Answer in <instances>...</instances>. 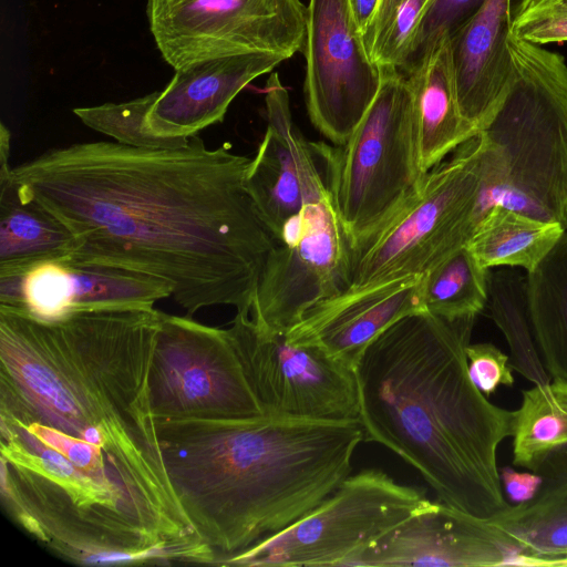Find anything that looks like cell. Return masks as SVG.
Masks as SVG:
<instances>
[{"label":"cell","instance_id":"obj_10","mask_svg":"<svg viewBox=\"0 0 567 567\" xmlns=\"http://www.w3.org/2000/svg\"><path fill=\"white\" fill-rule=\"evenodd\" d=\"M146 13L157 49L175 70L251 52L287 60L306 42L300 0H147Z\"/></svg>","mask_w":567,"mask_h":567},{"label":"cell","instance_id":"obj_36","mask_svg":"<svg viewBox=\"0 0 567 567\" xmlns=\"http://www.w3.org/2000/svg\"><path fill=\"white\" fill-rule=\"evenodd\" d=\"M550 566H567V557L553 561Z\"/></svg>","mask_w":567,"mask_h":567},{"label":"cell","instance_id":"obj_24","mask_svg":"<svg viewBox=\"0 0 567 567\" xmlns=\"http://www.w3.org/2000/svg\"><path fill=\"white\" fill-rule=\"evenodd\" d=\"M566 230L503 205L491 206L480 218L467 244L480 264L522 267L533 271Z\"/></svg>","mask_w":567,"mask_h":567},{"label":"cell","instance_id":"obj_16","mask_svg":"<svg viewBox=\"0 0 567 567\" xmlns=\"http://www.w3.org/2000/svg\"><path fill=\"white\" fill-rule=\"evenodd\" d=\"M424 275L351 289L310 308L286 333L292 343L315 344L352 368L368 344L401 318L425 310Z\"/></svg>","mask_w":567,"mask_h":567},{"label":"cell","instance_id":"obj_14","mask_svg":"<svg viewBox=\"0 0 567 567\" xmlns=\"http://www.w3.org/2000/svg\"><path fill=\"white\" fill-rule=\"evenodd\" d=\"M267 127L246 174V188L276 243L306 205L334 194L339 147L307 141L295 127L278 73L266 84Z\"/></svg>","mask_w":567,"mask_h":567},{"label":"cell","instance_id":"obj_3","mask_svg":"<svg viewBox=\"0 0 567 567\" xmlns=\"http://www.w3.org/2000/svg\"><path fill=\"white\" fill-rule=\"evenodd\" d=\"M475 318L408 315L368 344L354 373L364 441L417 470L440 502L488 519L509 506L496 452L515 411L492 404L468 375Z\"/></svg>","mask_w":567,"mask_h":567},{"label":"cell","instance_id":"obj_35","mask_svg":"<svg viewBox=\"0 0 567 567\" xmlns=\"http://www.w3.org/2000/svg\"><path fill=\"white\" fill-rule=\"evenodd\" d=\"M350 10L359 32H364L371 20L379 0H348Z\"/></svg>","mask_w":567,"mask_h":567},{"label":"cell","instance_id":"obj_7","mask_svg":"<svg viewBox=\"0 0 567 567\" xmlns=\"http://www.w3.org/2000/svg\"><path fill=\"white\" fill-rule=\"evenodd\" d=\"M491 163L477 133L432 167L395 215L353 259L349 288L422 275L467 245Z\"/></svg>","mask_w":567,"mask_h":567},{"label":"cell","instance_id":"obj_23","mask_svg":"<svg viewBox=\"0 0 567 567\" xmlns=\"http://www.w3.org/2000/svg\"><path fill=\"white\" fill-rule=\"evenodd\" d=\"M534 338L551 379L567 381V230L526 276Z\"/></svg>","mask_w":567,"mask_h":567},{"label":"cell","instance_id":"obj_1","mask_svg":"<svg viewBox=\"0 0 567 567\" xmlns=\"http://www.w3.org/2000/svg\"><path fill=\"white\" fill-rule=\"evenodd\" d=\"M250 159L198 135L177 148L85 142L12 167L11 179L72 233V261L166 281L189 317L250 313L276 245L246 188Z\"/></svg>","mask_w":567,"mask_h":567},{"label":"cell","instance_id":"obj_2","mask_svg":"<svg viewBox=\"0 0 567 567\" xmlns=\"http://www.w3.org/2000/svg\"><path fill=\"white\" fill-rule=\"evenodd\" d=\"M161 310L39 318L0 306V417L96 506L158 549L196 537L166 472L148 395Z\"/></svg>","mask_w":567,"mask_h":567},{"label":"cell","instance_id":"obj_19","mask_svg":"<svg viewBox=\"0 0 567 567\" xmlns=\"http://www.w3.org/2000/svg\"><path fill=\"white\" fill-rule=\"evenodd\" d=\"M515 11V0H486L478 12L450 37L461 112L477 130L508 79L507 39Z\"/></svg>","mask_w":567,"mask_h":567},{"label":"cell","instance_id":"obj_13","mask_svg":"<svg viewBox=\"0 0 567 567\" xmlns=\"http://www.w3.org/2000/svg\"><path fill=\"white\" fill-rule=\"evenodd\" d=\"M303 52L310 121L343 146L375 99L382 76L367 54L348 0H309Z\"/></svg>","mask_w":567,"mask_h":567},{"label":"cell","instance_id":"obj_20","mask_svg":"<svg viewBox=\"0 0 567 567\" xmlns=\"http://www.w3.org/2000/svg\"><path fill=\"white\" fill-rule=\"evenodd\" d=\"M403 73L415 97L421 163L427 173L478 130L461 112L450 37L439 40Z\"/></svg>","mask_w":567,"mask_h":567},{"label":"cell","instance_id":"obj_31","mask_svg":"<svg viewBox=\"0 0 567 567\" xmlns=\"http://www.w3.org/2000/svg\"><path fill=\"white\" fill-rule=\"evenodd\" d=\"M511 34L537 45L567 41V0H533L515 17Z\"/></svg>","mask_w":567,"mask_h":567},{"label":"cell","instance_id":"obj_34","mask_svg":"<svg viewBox=\"0 0 567 567\" xmlns=\"http://www.w3.org/2000/svg\"><path fill=\"white\" fill-rule=\"evenodd\" d=\"M536 473L543 478L567 475V443L554 450Z\"/></svg>","mask_w":567,"mask_h":567},{"label":"cell","instance_id":"obj_33","mask_svg":"<svg viewBox=\"0 0 567 567\" xmlns=\"http://www.w3.org/2000/svg\"><path fill=\"white\" fill-rule=\"evenodd\" d=\"M498 474L505 495L516 504L533 499L544 484L543 476L536 472H517L511 466H503Z\"/></svg>","mask_w":567,"mask_h":567},{"label":"cell","instance_id":"obj_25","mask_svg":"<svg viewBox=\"0 0 567 567\" xmlns=\"http://www.w3.org/2000/svg\"><path fill=\"white\" fill-rule=\"evenodd\" d=\"M522 396L512 434L513 464L537 472L554 450L567 443V381L534 384Z\"/></svg>","mask_w":567,"mask_h":567},{"label":"cell","instance_id":"obj_26","mask_svg":"<svg viewBox=\"0 0 567 567\" xmlns=\"http://www.w3.org/2000/svg\"><path fill=\"white\" fill-rule=\"evenodd\" d=\"M491 317L503 332L511 351L513 370L534 384H546V371L534 338L526 293V278L502 269L489 271L488 300Z\"/></svg>","mask_w":567,"mask_h":567},{"label":"cell","instance_id":"obj_18","mask_svg":"<svg viewBox=\"0 0 567 567\" xmlns=\"http://www.w3.org/2000/svg\"><path fill=\"white\" fill-rule=\"evenodd\" d=\"M23 271V308L43 319L101 309H144L172 297V286L155 277L71 259L47 260Z\"/></svg>","mask_w":567,"mask_h":567},{"label":"cell","instance_id":"obj_11","mask_svg":"<svg viewBox=\"0 0 567 567\" xmlns=\"http://www.w3.org/2000/svg\"><path fill=\"white\" fill-rule=\"evenodd\" d=\"M352 266L330 194L285 225L264 265L250 317L265 331L288 333L315 305L349 288Z\"/></svg>","mask_w":567,"mask_h":567},{"label":"cell","instance_id":"obj_9","mask_svg":"<svg viewBox=\"0 0 567 567\" xmlns=\"http://www.w3.org/2000/svg\"><path fill=\"white\" fill-rule=\"evenodd\" d=\"M155 420L266 416L249 384L233 328L162 312L148 374Z\"/></svg>","mask_w":567,"mask_h":567},{"label":"cell","instance_id":"obj_5","mask_svg":"<svg viewBox=\"0 0 567 567\" xmlns=\"http://www.w3.org/2000/svg\"><path fill=\"white\" fill-rule=\"evenodd\" d=\"M507 44L506 85L478 130L501 168L488 200L567 230V63L511 33Z\"/></svg>","mask_w":567,"mask_h":567},{"label":"cell","instance_id":"obj_17","mask_svg":"<svg viewBox=\"0 0 567 567\" xmlns=\"http://www.w3.org/2000/svg\"><path fill=\"white\" fill-rule=\"evenodd\" d=\"M286 59L251 52L197 61L175 70L146 115L147 130L163 138L188 140L220 123L237 94Z\"/></svg>","mask_w":567,"mask_h":567},{"label":"cell","instance_id":"obj_30","mask_svg":"<svg viewBox=\"0 0 567 567\" xmlns=\"http://www.w3.org/2000/svg\"><path fill=\"white\" fill-rule=\"evenodd\" d=\"M486 0H432L417 30L405 72L439 40L451 37L483 7Z\"/></svg>","mask_w":567,"mask_h":567},{"label":"cell","instance_id":"obj_12","mask_svg":"<svg viewBox=\"0 0 567 567\" xmlns=\"http://www.w3.org/2000/svg\"><path fill=\"white\" fill-rule=\"evenodd\" d=\"M230 327L266 416L359 421V388L352 368L318 346L292 343L286 333L262 330L249 312H237Z\"/></svg>","mask_w":567,"mask_h":567},{"label":"cell","instance_id":"obj_22","mask_svg":"<svg viewBox=\"0 0 567 567\" xmlns=\"http://www.w3.org/2000/svg\"><path fill=\"white\" fill-rule=\"evenodd\" d=\"M72 233L39 205L22 199L11 174L0 177V270H24L35 264L71 258Z\"/></svg>","mask_w":567,"mask_h":567},{"label":"cell","instance_id":"obj_21","mask_svg":"<svg viewBox=\"0 0 567 567\" xmlns=\"http://www.w3.org/2000/svg\"><path fill=\"white\" fill-rule=\"evenodd\" d=\"M537 495L483 519L519 555V566H550L567 557V475L544 478Z\"/></svg>","mask_w":567,"mask_h":567},{"label":"cell","instance_id":"obj_37","mask_svg":"<svg viewBox=\"0 0 567 567\" xmlns=\"http://www.w3.org/2000/svg\"><path fill=\"white\" fill-rule=\"evenodd\" d=\"M532 1H533V0H523L522 6H520V10H522L525 6H527L529 2H532Z\"/></svg>","mask_w":567,"mask_h":567},{"label":"cell","instance_id":"obj_4","mask_svg":"<svg viewBox=\"0 0 567 567\" xmlns=\"http://www.w3.org/2000/svg\"><path fill=\"white\" fill-rule=\"evenodd\" d=\"M167 475L214 565L317 507L350 475L360 421L156 420Z\"/></svg>","mask_w":567,"mask_h":567},{"label":"cell","instance_id":"obj_32","mask_svg":"<svg viewBox=\"0 0 567 567\" xmlns=\"http://www.w3.org/2000/svg\"><path fill=\"white\" fill-rule=\"evenodd\" d=\"M468 375L474 385L486 396L499 385L514 384L509 357L492 343H474L466 347Z\"/></svg>","mask_w":567,"mask_h":567},{"label":"cell","instance_id":"obj_28","mask_svg":"<svg viewBox=\"0 0 567 567\" xmlns=\"http://www.w3.org/2000/svg\"><path fill=\"white\" fill-rule=\"evenodd\" d=\"M432 0H379L362 41L380 69H406L420 23Z\"/></svg>","mask_w":567,"mask_h":567},{"label":"cell","instance_id":"obj_27","mask_svg":"<svg viewBox=\"0 0 567 567\" xmlns=\"http://www.w3.org/2000/svg\"><path fill=\"white\" fill-rule=\"evenodd\" d=\"M488 277L471 248L460 247L425 272V310L449 320L476 317L487 305Z\"/></svg>","mask_w":567,"mask_h":567},{"label":"cell","instance_id":"obj_29","mask_svg":"<svg viewBox=\"0 0 567 567\" xmlns=\"http://www.w3.org/2000/svg\"><path fill=\"white\" fill-rule=\"evenodd\" d=\"M157 92L123 103H104L76 107L73 113L90 128L107 135L115 142L144 148H177L188 140L163 138L146 127V115L156 101Z\"/></svg>","mask_w":567,"mask_h":567},{"label":"cell","instance_id":"obj_8","mask_svg":"<svg viewBox=\"0 0 567 567\" xmlns=\"http://www.w3.org/2000/svg\"><path fill=\"white\" fill-rule=\"evenodd\" d=\"M427 498L379 470L349 475L291 525L223 566H342L408 518Z\"/></svg>","mask_w":567,"mask_h":567},{"label":"cell","instance_id":"obj_6","mask_svg":"<svg viewBox=\"0 0 567 567\" xmlns=\"http://www.w3.org/2000/svg\"><path fill=\"white\" fill-rule=\"evenodd\" d=\"M375 99L339 146L336 207L354 257L419 186L422 167L415 97L405 73L381 69Z\"/></svg>","mask_w":567,"mask_h":567},{"label":"cell","instance_id":"obj_15","mask_svg":"<svg viewBox=\"0 0 567 567\" xmlns=\"http://www.w3.org/2000/svg\"><path fill=\"white\" fill-rule=\"evenodd\" d=\"M520 555L483 519L426 499L402 523L353 557L354 566H519Z\"/></svg>","mask_w":567,"mask_h":567}]
</instances>
